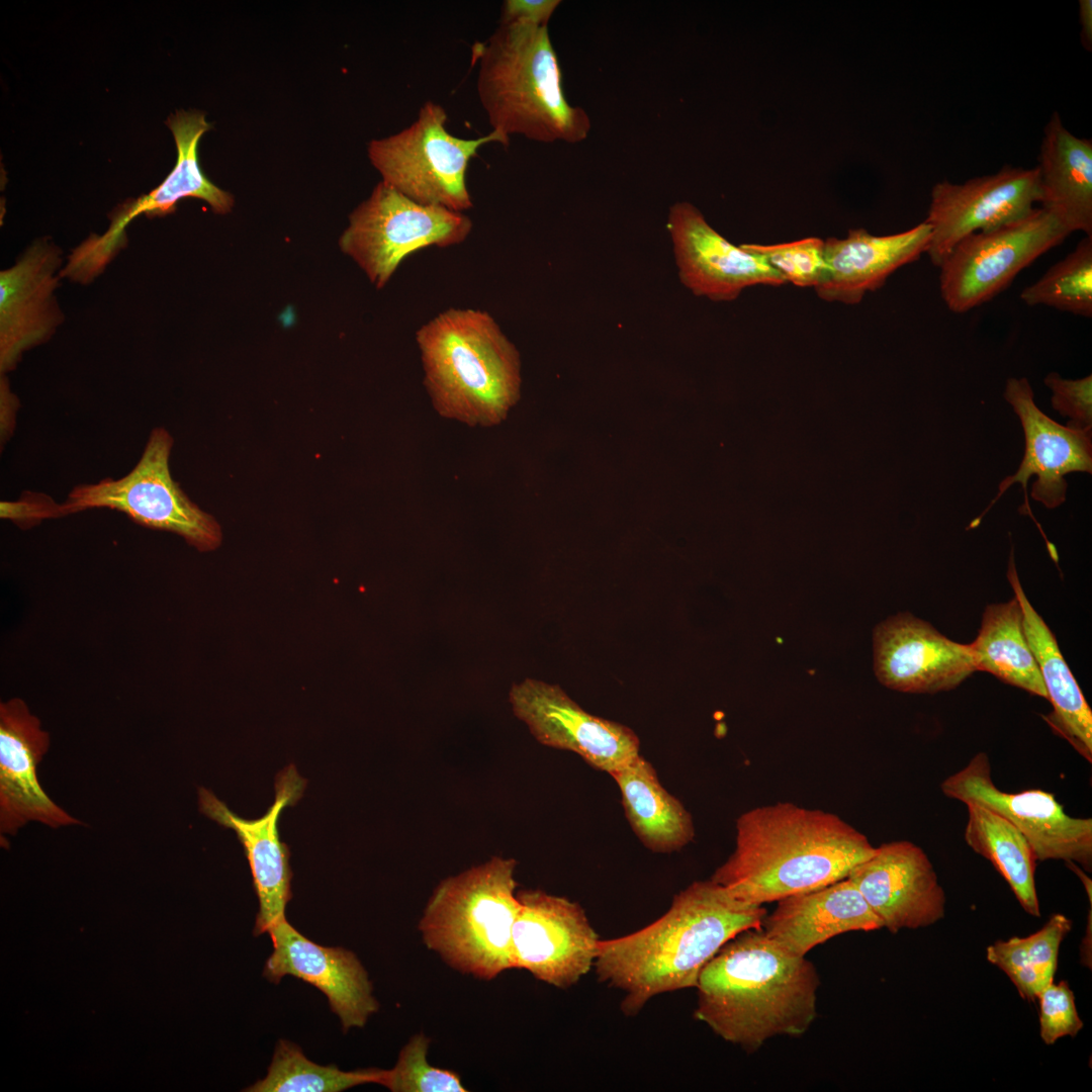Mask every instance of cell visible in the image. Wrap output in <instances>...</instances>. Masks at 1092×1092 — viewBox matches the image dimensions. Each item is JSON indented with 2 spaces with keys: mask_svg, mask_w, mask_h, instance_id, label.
Here are the masks:
<instances>
[{
  "mask_svg": "<svg viewBox=\"0 0 1092 1092\" xmlns=\"http://www.w3.org/2000/svg\"><path fill=\"white\" fill-rule=\"evenodd\" d=\"M766 914L763 905L741 901L711 879L694 882L651 924L599 941L598 979L623 991L622 1011L636 1015L654 996L696 988L720 948L738 933L760 928Z\"/></svg>",
  "mask_w": 1092,
  "mask_h": 1092,
  "instance_id": "obj_1",
  "label": "cell"
},
{
  "mask_svg": "<svg viewBox=\"0 0 1092 1092\" xmlns=\"http://www.w3.org/2000/svg\"><path fill=\"white\" fill-rule=\"evenodd\" d=\"M735 830L734 850L711 880L756 905L845 879L876 850L838 815L792 802L745 811Z\"/></svg>",
  "mask_w": 1092,
  "mask_h": 1092,
  "instance_id": "obj_2",
  "label": "cell"
},
{
  "mask_svg": "<svg viewBox=\"0 0 1092 1092\" xmlns=\"http://www.w3.org/2000/svg\"><path fill=\"white\" fill-rule=\"evenodd\" d=\"M820 979L805 957L760 928L728 940L702 970L695 1018L748 1053L778 1036L804 1034L817 1016Z\"/></svg>",
  "mask_w": 1092,
  "mask_h": 1092,
  "instance_id": "obj_3",
  "label": "cell"
},
{
  "mask_svg": "<svg viewBox=\"0 0 1092 1092\" xmlns=\"http://www.w3.org/2000/svg\"><path fill=\"white\" fill-rule=\"evenodd\" d=\"M472 56L478 64L477 95L492 130L539 143L576 144L587 138L589 116L564 94L548 26L499 25L473 46Z\"/></svg>",
  "mask_w": 1092,
  "mask_h": 1092,
  "instance_id": "obj_4",
  "label": "cell"
},
{
  "mask_svg": "<svg viewBox=\"0 0 1092 1092\" xmlns=\"http://www.w3.org/2000/svg\"><path fill=\"white\" fill-rule=\"evenodd\" d=\"M436 411L470 426L500 423L520 396V355L494 317L448 308L416 333Z\"/></svg>",
  "mask_w": 1092,
  "mask_h": 1092,
  "instance_id": "obj_5",
  "label": "cell"
},
{
  "mask_svg": "<svg viewBox=\"0 0 1092 1092\" xmlns=\"http://www.w3.org/2000/svg\"><path fill=\"white\" fill-rule=\"evenodd\" d=\"M516 867L514 858L493 856L434 889L418 928L425 945L450 968L483 981L514 969Z\"/></svg>",
  "mask_w": 1092,
  "mask_h": 1092,
  "instance_id": "obj_6",
  "label": "cell"
},
{
  "mask_svg": "<svg viewBox=\"0 0 1092 1092\" xmlns=\"http://www.w3.org/2000/svg\"><path fill=\"white\" fill-rule=\"evenodd\" d=\"M447 118L444 107L426 101L412 124L370 141L367 153L382 182L418 202L463 212L473 205L466 185L470 160L482 146H508L510 140L495 130L476 139L455 136Z\"/></svg>",
  "mask_w": 1092,
  "mask_h": 1092,
  "instance_id": "obj_7",
  "label": "cell"
},
{
  "mask_svg": "<svg viewBox=\"0 0 1092 1092\" xmlns=\"http://www.w3.org/2000/svg\"><path fill=\"white\" fill-rule=\"evenodd\" d=\"M173 444L166 429L154 428L126 475L76 485L61 504L62 517L90 509L115 510L144 527L175 533L199 551L215 550L222 541L221 528L173 480L169 467Z\"/></svg>",
  "mask_w": 1092,
  "mask_h": 1092,
  "instance_id": "obj_8",
  "label": "cell"
},
{
  "mask_svg": "<svg viewBox=\"0 0 1092 1092\" xmlns=\"http://www.w3.org/2000/svg\"><path fill=\"white\" fill-rule=\"evenodd\" d=\"M472 226L463 212L418 202L381 181L350 214L339 245L382 288L411 254L459 245Z\"/></svg>",
  "mask_w": 1092,
  "mask_h": 1092,
  "instance_id": "obj_9",
  "label": "cell"
},
{
  "mask_svg": "<svg viewBox=\"0 0 1092 1092\" xmlns=\"http://www.w3.org/2000/svg\"><path fill=\"white\" fill-rule=\"evenodd\" d=\"M1069 235L1041 207L1017 221L972 234L940 265L941 298L954 313L977 307L1006 289L1022 269Z\"/></svg>",
  "mask_w": 1092,
  "mask_h": 1092,
  "instance_id": "obj_10",
  "label": "cell"
},
{
  "mask_svg": "<svg viewBox=\"0 0 1092 1092\" xmlns=\"http://www.w3.org/2000/svg\"><path fill=\"white\" fill-rule=\"evenodd\" d=\"M947 798L976 803L1003 816L1027 839L1036 860L1072 861L1085 872L1092 870V819L1068 815L1054 794L1038 790L1009 793L994 783L985 752L974 755L966 766L940 785Z\"/></svg>",
  "mask_w": 1092,
  "mask_h": 1092,
  "instance_id": "obj_11",
  "label": "cell"
},
{
  "mask_svg": "<svg viewBox=\"0 0 1092 1092\" xmlns=\"http://www.w3.org/2000/svg\"><path fill=\"white\" fill-rule=\"evenodd\" d=\"M172 130L178 158L165 180L147 195L129 199L110 215L111 223L102 234L91 235L70 254L73 271L83 280H94L126 243L127 224L141 214L162 216L175 210L183 198H197L208 203L213 212L225 214L234 206V197L209 181L200 169L197 147L200 138L210 129L204 112L178 110L166 121Z\"/></svg>",
  "mask_w": 1092,
  "mask_h": 1092,
  "instance_id": "obj_12",
  "label": "cell"
},
{
  "mask_svg": "<svg viewBox=\"0 0 1092 1092\" xmlns=\"http://www.w3.org/2000/svg\"><path fill=\"white\" fill-rule=\"evenodd\" d=\"M517 896L514 969L556 988L573 986L595 966L601 940L583 908L542 890H520Z\"/></svg>",
  "mask_w": 1092,
  "mask_h": 1092,
  "instance_id": "obj_13",
  "label": "cell"
},
{
  "mask_svg": "<svg viewBox=\"0 0 1092 1092\" xmlns=\"http://www.w3.org/2000/svg\"><path fill=\"white\" fill-rule=\"evenodd\" d=\"M1040 200L1037 168L1004 166L995 174L956 184L936 183L925 220L931 228L926 253L940 267L966 237L988 232L1028 215Z\"/></svg>",
  "mask_w": 1092,
  "mask_h": 1092,
  "instance_id": "obj_14",
  "label": "cell"
},
{
  "mask_svg": "<svg viewBox=\"0 0 1092 1092\" xmlns=\"http://www.w3.org/2000/svg\"><path fill=\"white\" fill-rule=\"evenodd\" d=\"M509 701L539 743L574 752L597 769L611 774L639 754L632 729L589 714L559 686L526 678L512 686Z\"/></svg>",
  "mask_w": 1092,
  "mask_h": 1092,
  "instance_id": "obj_15",
  "label": "cell"
},
{
  "mask_svg": "<svg viewBox=\"0 0 1092 1092\" xmlns=\"http://www.w3.org/2000/svg\"><path fill=\"white\" fill-rule=\"evenodd\" d=\"M1004 398L1018 416L1025 439V450L1015 474L1004 478L998 493L987 509L975 519L969 528L977 527L983 516L994 506L1012 484L1021 483L1024 503L1019 512L1033 518L1028 500L1027 483H1032L1030 496L1048 509H1055L1066 500L1067 481L1071 472H1092V429L1076 430L1062 426L1041 412L1034 402V394L1027 378L1011 377L1006 381Z\"/></svg>",
  "mask_w": 1092,
  "mask_h": 1092,
  "instance_id": "obj_16",
  "label": "cell"
},
{
  "mask_svg": "<svg viewBox=\"0 0 1092 1092\" xmlns=\"http://www.w3.org/2000/svg\"><path fill=\"white\" fill-rule=\"evenodd\" d=\"M305 785L306 781L293 764L286 766L276 777L273 804L257 819L242 818L211 791L202 787L198 790L200 812L220 826L234 830L244 847L259 902L253 931L256 936L286 919V905L292 897V872L289 848L280 840L278 821L286 807L299 801Z\"/></svg>",
  "mask_w": 1092,
  "mask_h": 1092,
  "instance_id": "obj_17",
  "label": "cell"
},
{
  "mask_svg": "<svg viewBox=\"0 0 1092 1092\" xmlns=\"http://www.w3.org/2000/svg\"><path fill=\"white\" fill-rule=\"evenodd\" d=\"M667 230L679 280L696 296L731 301L750 286L786 283L765 259L731 244L690 202L669 208Z\"/></svg>",
  "mask_w": 1092,
  "mask_h": 1092,
  "instance_id": "obj_18",
  "label": "cell"
},
{
  "mask_svg": "<svg viewBox=\"0 0 1092 1092\" xmlns=\"http://www.w3.org/2000/svg\"><path fill=\"white\" fill-rule=\"evenodd\" d=\"M846 878L892 933L927 927L944 917L945 894L935 870L911 841L881 844Z\"/></svg>",
  "mask_w": 1092,
  "mask_h": 1092,
  "instance_id": "obj_19",
  "label": "cell"
},
{
  "mask_svg": "<svg viewBox=\"0 0 1092 1092\" xmlns=\"http://www.w3.org/2000/svg\"><path fill=\"white\" fill-rule=\"evenodd\" d=\"M873 639L875 674L894 691H950L977 671L969 644L948 639L911 614H898L880 623Z\"/></svg>",
  "mask_w": 1092,
  "mask_h": 1092,
  "instance_id": "obj_20",
  "label": "cell"
},
{
  "mask_svg": "<svg viewBox=\"0 0 1092 1092\" xmlns=\"http://www.w3.org/2000/svg\"><path fill=\"white\" fill-rule=\"evenodd\" d=\"M63 252L49 240L34 241L0 272V372L16 368L22 354L49 340L63 322L56 298Z\"/></svg>",
  "mask_w": 1092,
  "mask_h": 1092,
  "instance_id": "obj_21",
  "label": "cell"
},
{
  "mask_svg": "<svg viewBox=\"0 0 1092 1092\" xmlns=\"http://www.w3.org/2000/svg\"><path fill=\"white\" fill-rule=\"evenodd\" d=\"M269 934L273 950L263 976L278 984L285 976L300 979L323 992L344 1031L363 1027L379 1004L368 974L351 950L323 946L308 939L284 919Z\"/></svg>",
  "mask_w": 1092,
  "mask_h": 1092,
  "instance_id": "obj_22",
  "label": "cell"
},
{
  "mask_svg": "<svg viewBox=\"0 0 1092 1092\" xmlns=\"http://www.w3.org/2000/svg\"><path fill=\"white\" fill-rule=\"evenodd\" d=\"M49 747V733L22 699L0 704L1 837L15 835L29 822L51 828L80 823L57 805L38 782L37 765Z\"/></svg>",
  "mask_w": 1092,
  "mask_h": 1092,
  "instance_id": "obj_23",
  "label": "cell"
},
{
  "mask_svg": "<svg viewBox=\"0 0 1092 1092\" xmlns=\"http://www.w3.org/2000/svg\"><path fill=\"white\" fill-rule=\"evenodd\" d=\"M930 238L931 228L925 221L894 235L874 236L857 229L844 239L829 238L825 241L827 273L815 291L826 301L859 303L897 269L926 253Z\"/></svg>",
  "mask_w": 1092,
  "mask_h": 1092,
  "instance_id": "obj_24",
  "label": "cell"
},
{
  "mask_svg": "<svg viewBox=\"0 0 1092 1092\" xmlns=\"http://www.w3.org/2000/svg\"><path fill=\"white\" fill-rule=\"evenodd\" d=\"M761 928L791 953L805 957L812 948L849 931H872L883 923L847 878L777 901Z\"/></svg>",
  "mask_w": 1092,
  "mask_h": 1092,
  "instance_id": "obj_25",
  "label": "cell"
},
{
  "mask_svg": "<svg viewBox=\"0 0 1092 1092\" xmlns=\"http://www.w3.org/2000/svg\"><path fill=\"white\" fill-rule=\"evenodd\" d=\"M1007 578L1023 613L1024 633L1037 662L1053 711L1042 716L1052 730L1066 739L1088 762H1092V711L1066 663L1058 642L1034 610L1020 584L1013 549Z\"/></svg>",
  "mask_w": 1092,
  "mask_h": 1092,
  "instance_id": "obj_26",
  "label": "cell"
},
{
  "mask_svg": "<svg viewBox=\"0 0 1092 1092\" xmlns=\"http://www.w3.org/2000/svg\"><path fill=\"white\" fill-rule=\"evenodd\" d=\"M1036 168L1040 207L1070 234L1092 237V141L1068 130L1055 111L1044 126Z\"/></svg>",
  "mask_w": 1092,
  "mask_h": 1092,
  "instance_id": "obj_27",
  "label": "cell"
},
{
  "mask_svg": "<svg viewBox=\"0 0 1092 1092\" xmlns=\"http://www.w3.org/2000/svg\"><path fill=\"white\" fill-rule=\"evenodd\" d=\"M610 775L620 790L631 828L647 848L672 852L693 840L691 814L664 789L652 764L640 753Z\"/></svg>",
  "mask_w": 1092,
  "mask_h": 1092,
  "instance_id": "obj_28",
  "label": "cell"
},
{
  "mask_svg": "<svg viewBox=\"0 0 1092 1092\" xmlns=\"http://www.w3.org/2000/svg\"><path fill=\"white\" fill-rule=\"evenodd\" d=\"M976 670L1046 699L1035 657L1027 642L1018 599L987 606L976 639L969 644Z\"/></svg>",
  "mask_w": 1092,
  "mask_h": 1092,
  "instance_id": "obj_29",
  "label": "cell"
},
{
  "mask_svg": "<svg viewBox=\"0 0 1092 1092\" xmlns=\"http://www.w3.org/2000/svg\"><path fill=\"white\" fill-rule=\"evenodd\" d=\"M965 805L968 810L964 834L966 843L995 867L1023 910L1039 917L1034 881L1036 858L1029 842L1003 816L976 803Z\"/></svg>",
  "mask_w": 1092,
  "mask_h": 1092,
  "instance_id": "obj_30",
  "label": "cell"
},
{
  "mask_svg": "<svg viewBox=\"0 0 1092 1092\" xmlns=\"http://www.w3.org/2000/svg\"><path fill=\"white\" fill-rule=\"evenodd\" d=\"M386 1070L342 1071L336 1065L309 1061L295 1043L279 1039L264 1079L245 1089L248 1092H340L349 1088L381 1084Z\"/></svg>",
  "mask_w": 1092,
  "mask_h": 1092,
  "instance_id": "obj_31",
  "label": "cell"
},
{
  "mask_svg": "<svg viewBox=\"0 0 1092 1092\" xmlns=\"http://www.w3.org/2000/svg\"><path fill=\"white\" fill-rule=\"evenodd\" d=\"M1020 298L1030 306L1045 305L1085 317L1092 316V237L1054 264Z\"/></svg>",
  "mask_w": 1092,
  "mask_h": 1092,
  "instance_id": "obj_32",
  "label": "cell"
},
{
  "mask_svg": "<svg viewBox=\"0 0 1092 1092\" xmlns=\"http://www.w3.org/2000/svg\"><path fill=\"white\" fill-rule=\"evenodd\" d=\"M430 1041L422 1032L413 1035L380 1085L392 1092H467L459 1074L429 1063Z\"/></svg>",
  "mask_w": 1092,
  "mask_h": 1092,
  "instance_id": "obj_33",
  "label": "cell"
},
{
  "mask_svg": "<svg viewBox=\"0 0 1092 1092\" xmlns=\"http://www.w3.org/2000/svg\"><path fill=\"white\" fill-rule=\"evenodd\" d=\"M748 252L761 256L785 279L798 287H813L827 273L825 241L809 237L798 241L761 245L742 244Z\"/></svg>",
  "mask_w": 1092,
  "mask_h": 1092,
  "instance_id": "obj_34",
  "label": "cell"
},
{
  "mask_svg": "<svg viewBox=\"0 0 1092 1092\" xmlns=\"http://www.w3.org/2000/svg\"><path fill=\"white\" fill-rule=\"evenodd\" d=\"M1036 999L1039 1000V1034L1045 1044H1053L1063 1036H1075L1082 1029L1083 1021L1067 982H1052Z\"/></svg>",
  "mask_w": 1092,
  "mask_h": 1092,
  "instance_id": "obj_35",
  "label": "cell"
},
{
  "mask_svg": "<svg viewBox=\"0 0 1092 1092\" xmlns=\"http://www.w3.org/2000/svg\"><path fill=\"white\" fill-rule=\"evenodd\" d=\"M1044 384L1053 391L1052 405L1063 417L1070 418L1067 427L1076 430L1092 429V375L1065 379L1057 372L1049 373Z\"/></svg>",
  "mask_w": 1092,
  "mask_h": 1092,
  "instance_id": "obj_36",
  "label": "cell"
},
{
  "mask_svg": "<svg viewBox=\"0 0 1092 1092\" xmlns=\"http://www.w3.org/2000/svg\"><path fill=\"white\" fill-rule=\"evenodd\" d=\"M987 960L1010 978L1023 999L1034 1001L1042 990L1039 978L1027 954L1025 937L998 940L989 945Z\"/></svg>",
  "mask_w": 1092,
  "mask_h": 1092,
  "instance_id": "obj_37",
  "label": "cell"
},
{
  "mask_svg": "<svg viewBox=\"0 0 1092 1092\" xmlns=\"http://www.w3.org/2000/svg\"><path fill=\"white\" fill-rule=\"evenodd\" d=\"M1071 929L1072 921L1058 913L1054 914L1042 928L1025 937L1027 954L1042 989L1053 982L1060 944Z\"/></svg>",
  "mask_w": 1092,
  "mask_h": 1092,
  "instance_id": "obj_38",
  "label": "cell"
},
{
  "mask_svg": "<svg viewBox=\"0 0 1092 1092\" xmlns=\"http://www.w3.org/2000/svg\"><path fill=\"white\" fill-rule=\"evenodd\" d=\"M0 516L20 527H30L46 519L62 517V514L61 505L49 495L28 492L16 502H1Z\"/></svg>",
  "mask_w": 1092,
  "mask_h": 1092,
  "instance_id": "obj_39",
  "label": "cell"
},
{
  "mask_svg": "<svg viewBox=\"0 0 1092 1092\" xmlns=\"http://www.w3.org/2000/svg\"><path fill=\"white\" fill-rule=\"evenodd\" d=\"M559 0H506L500 9L499 25L529 23L548 26Z\"/></svg>",
  "mask_w": 1092,
  "mask_h": 1092,
  "instance_id": "obj_40",
  "label": "cell"
},
{
  "mask_svg": "<svg viewBox=\"0 0 1092 1092\" xmlns=\"http://www.w3.org/2000/svg\"><path fill=\"white\" fill-rule=\"evenodd\" d=\"M20 406L17 396L11 391L6 376L0 379V430L1 444H5L13 435L16 413Z\"/></svg>",
  "mask_w": 1092,
  "mask_h": 1092,
  "instance_id": "obj_41",
  "label": "cell"
},
{
  "mask_svg": "<svg viewBox=\"0 0 1092 1092\" xmlns=\"http://www.w3.org/2000/svg\"><path fill=\"white\" fill-rule=\"evenodd\" d=\"M1079 21L1081 25V41L1087 51L1092 49V1H1079Z\"/></svg>",
  "mask_w": 1092,
  "mask_h": 1092,
  "instance_id": "obj_42",
  "label": "cell"
}]
</instances>
